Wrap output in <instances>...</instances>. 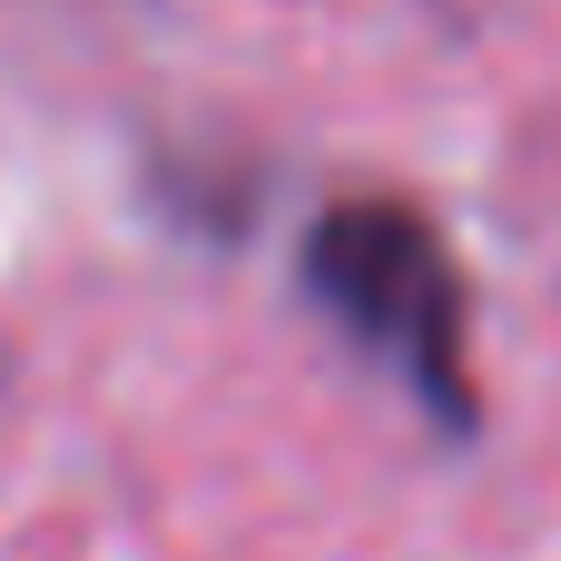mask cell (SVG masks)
<instances>
[{
	"label": "cell",
	"mask_w": 561,
	"mask_h": 561,
	"mask_svg": "<svg viewBox=\"0 0 561 561\" xmlns=\"http://www.w3.org/2000/svg\"><path fill=\"white\" fill-rule=\"evenodd\" d=\"M306 296L404 375V394L444 424L473 434L483 424V385H473V316H463V266L444 247V227L404 197H345L306 227Z\"/></svg>",
	"instance_id": "1"
}]
</instances>
